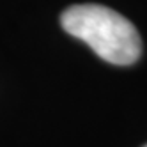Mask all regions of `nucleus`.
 Wrapping results in <instances>:
<instances>
[{
	"instance_id": "obj_1",
	"label": "nucleus",
	"mask_w": 147,
	"mask_h": 147,
	"mask_svg": "<svg viewBox=\"0 0 147 147\" xmlns=\"http://www.w3.org/2000/svg\"><path fill=\"white\" fill-rule=\"evenodd\" d=\"M67 34L83 41L103 60L115 66H131L140 59L142 39L128 18L99 4H78L60 14Z\"/></svg>"
},
{
	"instance_id": "obj_2",
	"label": "nucleus",
	"mask_w": 147,
	"mask_h": 147,
	"mask_svg": "<svg viewBox=\"0 0 147 147\" xmlns=\"http://www.w3.org/2000/svg\"><path fill=\"white\" fill-rule=\"evenodd\" d=\"M144 147H147V145H144Z\"/></svg>"
}]
</instances>
